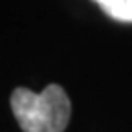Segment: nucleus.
Wrapping results in <instances>:
<instances>
[{
  "mask_svg": "<svg viewBox=\"0 0 132 132\" xmlns=\"http://www.w3.org/2000/svg\"><path fill=\"white\" fill-rule=\"evenodd\" d=\"M11 110L24 132H64L70 121V99L59 85H48L40 94L15 88Z\"/></svg>",
  "mask_w": 132,
  "mask_h": 132,
  "instance_id": "nucleus-1",
  "label": "nucleus"
},
{
  "mask_svg": "<svg viewBox=\"0 0 132 132\" xmlns=\"http://www.w3.org/2000/svg\"><path fill=\"white\" fill-rule=\"evenodd\" d=\"M118 22H132V0H92Z\"/></svg>",
  "mask_w": 132,
  "mask_h": 132,
  "instance_id": "nucleus-2",
  "label": "nucleus"
}]
</instances>
